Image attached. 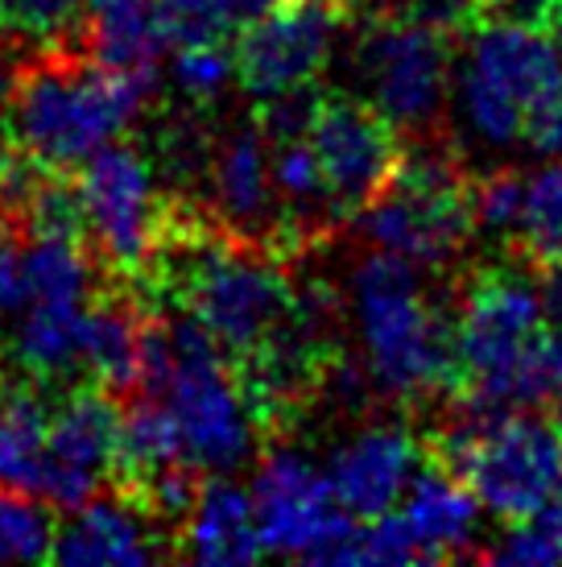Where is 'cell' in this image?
Wrapping results in <instances>:
<instances>
[{
    "mask_svg": "<svg viewBox=\"0 0 562 567\" xmlns=\"http://www.w3.org/2000/svg\"><path fill=\"white\" fill-rule=\"evenodd\" d=\"M249 488L266 555L306 564H360V518L335 502L327 473L306 452H269Z\"/></svg>",
    "mask_w": 562,
    "mask_h": 567,
    "instance_id": "cell-6",
    "label": "cell"
},
{
    "mask_svg": "<svg viewBox=\"0 0 562 567\" xmlns=\"http://www.w3.org/2000/svg\"><path fill=\"white\" fill-rule=\"evenodd\" d=\"M83 369L112 390H128L140 378V328L125 302L87 307Z\"/></svg>",
    "mask_w": 562,
    "mask_h": 567,
    "instance_id": "cell-22",
    "label": "cell"
},
{
    "mask_svg": "<svg viewBox=\"0 0 562 567\" xmlns=\"http://www.w3.org/2000/svg\"><path fill=\"white\" fill-rule=\"evenodd\" d=\"M166 547L149 530V514L137 497H87L71 509L54 535L50 559L66 567H137L162 559Z\"/></svg>",
    "mask_w": 562,
    "mask_h": 567,
    "instance_id": "cell-17",
    "label": "cell"
},
{
    "mask_svg": "<svg viewBox=\"0 0 562 567\" xmlns=\"http://www.w3.org/2000/svg\"><path fill=\"white\" fill-rule=\"evenodd\" d=\"M471 190L443 154H409L389 187L360 207V237L414 266H443L468 245Z\"/></svg>",
    "mask_w": 562,
    "mask_h": 567,
    "instance_id": "cell-5",
    "label": "cell"
},
{
    "mask_svg": "<svg viewBox=\"0 0 562 567\" xmlns=\"http://www.w3.org/2000/svg\"><path fill=\"white\" fill-rule=\"evenodd\" d=\"M360 564H376V567H406L422 564L418 547L409 538L402 514H381V518H368V526H360Z\"/></svg>",
    "mask_w": 562,
    "mask_h": 567,
    "instance_id": "cell-32",
    "label": "cell"
},
{
    "mask_svg": "<svg viewBox=\"0 0 562 567\" xmlns=\"http://www.w3.org/2000/svg\"><path fill=\"white\" fill-rule=\"evenodd\" d=\"M281 0H216V13L223 30H244L252 21H261L266 13H273Z\"/></svg>",
    "mask_w": 562,
    "mask_h": 567,
    "instance_id": "cell-35",
    "label": "cell"
},
{
    "mask_svg": "<svg viewBox=\"0 0 562 567\" xmlns=\"http://www.w3.org/2000/svg\"><path fill=\"white\" fill-rule=\"evenodd\" d=\"M133 481L149 473H162L170 464H187L183 456V440L174 414L166 410V402L154 394H145L137 406L121 414V460H116Z\"/></svg>",
    "mask_w": 562,
    "mask_h": 567,
    "instance_id": "cell-24",
    "label": "cell"
},
{
    "mask_svg": "<svg viewBox=\"0 0 562 567\" xmlns=\"http://www.w3.org/2000/svg\"><path fill=\"white\" fill-rule=\"evenodd\" d=\"M418 473V440L409 435L406 426L393 423H376L347 435L327 460V481L335 488V502L360 522L397 509Z\"/></svg>",
    "mask_w": 562,
    "mask_h": 567,
    "instance_id": "cell-15",
    "label": "cell"
},
{
    "mask_svg": "<svg viewBox=\"0 0 562 567\" xmlns=\"http://www.w3.org/2000/svg\"><path fill=\"white\" fill-rule=\"evenodd\" d=\"M530 145L547 158H562V83L542 100V109L530 121Z\"/></svg>",
    "mask_w": 562,
    "mask_h": 567,
    "instance_id": "cell-34",
    "label": "cell"
},
{
    "mask_svg": "<svg viewBox=\"0 0 562 567\" xmlns=\"http://www.w3.org/2000/svg\"><path fill=\"white\" fill-rule=\"evenodd\" d=\"M340 38V17L323 0H281L273 13L240 30L236 80L252 100L302 92L327 66Z\"/></svg>",
    "mask_w": 562,
    "mask_h": 567,
    "instance_id": "cell-12",
    "label": "cell"
},
{
    "mask_svg": "<svg viewBox=\"0 0 562 567\" xmlns=\"http://www.w3.org/2000/svg\"><path fill=\"white\" fill-rule=\"evenodd\" d=\"M347 295L364 369L381 394L422 398L459 381L455 328L430 307L414 261L373 249L352 269Z\"/></svg>",
    "mask_w": 562,
    "mask_h": 567,
    "instance_id": "cell-1",
    "label": "cell"
},
{
    "mask_svg": "<svg viewBox=\"0 0 562 567\" xmlns=\"http://www.w3.org/2000/svg\"><path fill=\"white\" fill-rule=\"evenodd\" d=\"M174 361L154 398L174 414L183 456L204 473H236L257 447V410L223 364V344L195 316L170 319Z\"/></svg>",
    "mask_w": 562,
    "mask_h": 567,
    "instance_id": "cell-4",
    "label": "cell"
},
{
    "mask_svg": "<svg viewBox=\"0 0 562 567\" xmlns=\"http://www.w3.org/2000/svg\"><path fill=\"white\" fill-rule=\"evenodd\" d=\"M547 323L542 290L533 278L517 269L480 274V282L468 290L459 323H455V357H459V378L468 385V402L509 410L504 406L509 378Z\"/></svg>",
    "mask_w": 562,
    "mask_h": 567,
    "instance_id": "cell-7",
    "label": "cell"
},
{
    "mask_svg": "<svg viewBox=\"0 0 562 567\" xmlns=\"http://www.w3.org/2000/svg\"><path fill=\"white\" fill-rule=\"evenodd\" d=\"M87 307L83 302H33L13 319L9 352L30 378H71L83 364Z\"/></svg>",
    "mask_w": 562,
    "mask_h": 567,
    "instance_id": "cell-21",
    "label": "cell"
},
{
    "mask_svg": "<svg viewBox=\"0 0 562 567\" xmlns=\"http://www.w3.org/2000/svg\"><path fill=\"white\" fill-rule=\"evenodd\" d=\"M335 212H360L402 166L393 125L360 100H319L306 128Z\"/></svg>",
    "mask_w": 562,
    "mask_h": 567,
    "instance_id": "cell-13",
    "label": "cell"
},
{
    "mask_svg": "<svg viewBox=\"0 0 562 567\" xmlns=\"http://www.w3.org/2000/svg\"><path fill=\"white\" fill-rule=\"evenodd\" d=\"M0 240H4V228H0Z\"/></svg>",
    "mask_w": 562,
    "mask_h": 567,
    "instance_id": "cell-40",
    "label": "cell"
},
{
    "mask_svg": "<svg viewBox=\"0 0 562 567\" xmlns=\"http://www.w3.org/2000/svg\"><path fill=\"white\" fill-rule=\"evenodd\" d=\"M170 80L187 100H216L236 80V54L228 47H219V38L178 47L170 63Z\"/></svg>",
    "mask_w": 562,
    "mask_h": 567,
    "instance_id": "cell-28",
    "label": "cell"
},
{
    "mask_svg": "<svg viewBox=\"0 0 562 567\" xmlns=\"http://www.w3.org/2000/svg\"><path fill=\"white\" fill-rule=\"evenodd\" d=\"M50 502L30 488L0 485V564H42L54 551Z\"/></svg>",
    "mask_w": 562,
    "mask_h": 567,
    "instance_id": "cell-25",
    "label": "cell"
},
{
    "mask_svg": "<svg viewBox=\"0 0 562 567\" xmlns=\"http://www.w3.org/2000/svg\"><path fill=\"white\" fill-rule=\"evenodd\" d=\"M83 233L116 269H140L162 237L154 166L128 145H104L79 174Z\"/></svg>",
    "mask_w": 562,
    "mask_h": 567,
    "instance_id": "cell-11",
    "label": "cell"
},
{
    "mask_svg": "<svg viewBox=\"0 0 562 567\" xmlns=\"http://www.w3.org/2000/svg\"><path fill=\"white\" fill-rule=\"evenodd\" d=\"M273 187H278L281 212H290L294 220L323 216V212L335 207L327 178H323V166H319L306 137L278 142V150H273Z\"/></svg>",
    "mask_w": 562,
    "mask_h": 567,
    "instance_id": "cell-26",
    "label": "cell"
},
{
    "mask_svg": "<svg viewBox=\"0 0 562 567\" xmlns=\"http://www.w3.org/2000/svg\"><path fill=\"white\" fill-rule=\"evenodd\" d=\"M9 100H13V80L0 66V158H4V142H9Z\"/></svg>",
    "mask_w": 562,
    "mask_h": 567,
    "instance_id": "cell-37",
    "label": "cell"
},
{
    "mask_svg": "<svg viewBox=\"0 0 562 567\" xmlns=\"http://www.w3.org/2000/svg\"><path fill=\"white\" fill-rule=\"evenodd\" d=\"M183 555L211 567L257 564L266 547L257 535L252 488L228 481V473H216V481L199 485V497L183 518Z\"/></svg>",
    "mask_w": 562,
    "mask_h": 567,
    "instance_id": "cell-20",
    "label": "cell"
},
{
    "mask_svg": "<svg viewBox=\"0 0 562 567\" xmlns=\"http://www.w3.org/2000/svg\"><path fill=\"white\" fill-rule=\"evenodd\" d=\"M162 166L170 178L178 183H190L199 171L211 166V154H207V142H204V128L199 125H174L166 137H162Z\"/></svg>",
    "mask_w": 562,
    "mask_h": 567,
    "instance_id": "cell-33",
    "label": "cell"
},
{
    "mask_svg": "<svg viewBox=\"0 0 562 567\" xmlns=\"http://www.w3.org/2000/svg\"><path fill=\"white\" fill-rule=\"evenodd\" d=\"M459 476L488 514L504 522L530 518L562 485V423L533 410L488 414Z\"/></svg>",
    "mask_w": 562,
    "mask_h": 567,
    "instance_id": "cell-9",
    "label": "cell"
},
{
    "mask_svg": "<svg viewBox=\"0 0 562 567\" xmlns=\"http://www.w3.org/2000/svg\"><path fill=\"white\" fill-rule=\"evenodd\" d=\"M480 514L485 505L468 481H459L451 468H426L414 476V485L402 497V522L426 564L468 555L480 538Z\"/></svg>",
    "mask_w": 562,
    "mask_h": 567,
    "instance_id": "cell-19",
    "label": "cell"
},
{
    "mask_svg": "<svg viewBox=\"0 0 562 567\" xmlns=\"http://www.w3.org/2000/svg\"><path fill=\"white\" fill-rule=\"evenodd\" d=\"M207 190L223 224L244 237H261L278 224L281 199L273 187V154L266 145V128H236L219 145L207 166Z\"/></svg>",
    "mask_w": 562,
    "mask_h": 567,
    "instance_id": "cell-18",
    "label": "cell"
},
{
    "mask_svg": "<svg viewBox=\"0 0 562 567\" xmlns=\"http://www.w3.org/2000/svg\"><path fill=\"white\" fill-rule=\"evenodd\" d=\"M547 30H550V38H554V47L562 50V0H550V9H547Z\"/></svg>",
    "mask_w": 562,
    "mask_h": 567,
    "instance_id": "cell-38",
    "label": "cell"
},
{
    "mask_svg": "<svg viewBox=\"0 0 562 567\" xmlns=\"http://www.w3.org/2000/svg\"><path fill=\"white\" fill-rule=\"evenodd\" d=\"M50 414L25 390H0V485L30 488L42 473Z\"/></svg>",
    "mask_w": 562,
    "mask_h": 567,
    "instance_id": "cell-23",
    "label": "cell"
},
{
    "mask_svg": "<svg viewBox=\"0 0 562 567\" xmlns=\"http://www.w3.org/2000/svg\"><path fill=\"white\" fill-rule=\"evenodd\" d=\"M323 4H344V0H323Z\"/></svg>",
    "mask_w": 562,
    "mask_h": 567,
    "instance_id": "cell-39",
    "label": "cell"
},
{
    "mask_svg": "<svg viewBox=\"0 0 562 567\" xmlns=\"http://www.w3.org/2000/svg\"><path fill=\"white\" fill-rule=\"evenodd\" d=\"M92 0H0V25L21 38H59Z\"/></svg>",
    "mask_w": 562,
    "mask_h": 567,
    "instance_id": "cell-31",
    "label": "cell"
},
{
    "mask_svg": "<svg viewBox=\"0 0 562 567\" xmlns=\"http://www.w3.org/2000/svg\"><path fill=\"white\" fill-rule=\"evenodd\" d=\"M521 240L533 257L562 261V158L538 171L525 183V212H521Z\"/></svg>",
    "mask_w": 562,
    "mask_h": 567,
    "instance_id": "cell-27",
    "label": "cell"
},
{
    "mask_svg": "<svg viewBox=\"0 0 562 567\" xmlns=\"http://www.w3.org/2000/svg\"><path fill=\"white\" fill-rule=\"evenodd\" d=\"M485 559H492V564H513V567H559L562 538L550 526H542L538 518H517L488 547Z\"/></svg>",
    "mask_w": 562,
    "mask_h": 567,
    "instance_id": "cell-30",
    "label": "cell"
},
{
    "mask_svg": "<svg viewBox=\"0 0 562 567\" xmlns=\"http://www.w3.org/2000/svg\"><path fill=\"white\" fill-rule=\"evenodd\" d=\"M562 83V50L538 25L500 17L468 38L455 71L459 125L485 150H509L530 133L533 112Z\"/></svg>",
    "mask_w": 562,
    "mask_h": 567,
    "instance_id": "cell-3",
    "label": "cell"
},
{
    "mask_svg": "<svg viewBox=\"0 0 562 567\" xmlns=\"http://www.w3.org/2000/svg\"><path fill=\"white\" fill-rule=\"evenodd\" d=\"M183 290L195 319L223 344V352L244 357L266 344L294 307V282L278 266L219 245L190 249Z\"/></svg>",
    "mask_w": 562,
    "mask_h": 567,
    "instance_id": "cell-8",
    "label": "cell"
},
{
    "mask_svg": "<svg viewBox=\"0 0 562 567\" xmlns=\"http://www.w3.org/2000/svg\"><path fill=\"white\" fill-rule=\"evenodd\" d=\"M95 286L92 257L79 237L33 233L30 240H0V316L17 319L33 302H87Z\"/></svg>",
    "mask_w": 562,
    "mask_h": 567,
    "instance_id": "cell-16",
    "label": "cell"
},
{
    "mask_svg": "<svg viewBox=\"0 0 562 567\" xmlns=\"http://www.w3.org/2000/svg\"><path fill=\"white\" fill-rule=\"evenodd\" d=\"M530 518H538L542 526H550V530H554V535L562 538V485L554 488V493H550L547 505H542L538 514H530Z\"/></svg>",
    "mask_w": 562,
    "mask_h": 567,
    "instance_id": "cell-36",
    "label": "cell"
},
{
    "mask_svg": "<svg viewBox=\"0 0 562 567\" xmlns=\"http://www.w3.org/2000/svg\"><path fill=\"white\" fill-rule=\"evenodd\" d=\"M447 30L418 17L385 21L360 38L356 80L393 128H426L447 104Z\"/></svg>",
    "mask_w": 562,
    "mask_h": 567,
    "instance_id": "cell-10",
    "label": "cell"
},
{
    "mask_svg": "<svg viewBox=\"0 0 562 567\" xmlns=\"http://www.w3.org/2000/svg\"><path fill=\"white\" fill-rule=\"evenodd\" d=\"M521 212H525V178L513 171H497L480 178L471 187V216L476 228H485L492 237L500 233H517L521 228Z\"/></svg>",
    "mask_w": 562,
    "mask_h": 567,
    "instance_id": "cell-29",
    "label": "cell"
},
{
    "mask_svg": "<svg viewBox=\"0 0 562 567\" xmlns=\"http://www.w3.org/2000/svg\"><path fill=\"white\" fill-rule=\"evenodd\" d=\"M121 460V410L95 390H79L50 414L42 473L33 493L59 509L95 497Z\"/></svg>",
    "mask_w": 562,
    "mask_h": 567,
    "instance_id": "cell-14",
    "label": "cell"
},
{
    "mask_svg": "<svg viewBox=\"0 0 562 567\" xmlns=\"http://www.w3.org/2000/svg\"><path fill=\"white\" fill-rule=\"evenodd\" d=\"M154 83L104 63H38L13 83L9 133L38 166L71 171L133 128Z\"/></svg>",
    "mask_w": 562,
    "mask_h": 567,
    "instance_id": "cell-2",
    "label": "cell"
}]
</instances>
